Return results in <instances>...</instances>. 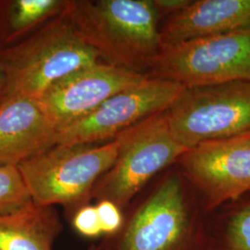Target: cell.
Returning <instances> with one entry per match:
<instances>
[{
  "label": "cell",
  "mask_w": 250,
  "mask_h": 250,
  "mask_svg": "<svg viewBox=\"0 0 250 250\" xmlns=\"http://www.w3.org/2000/svg\"><path fill=\"white\" fill-rule=\"evenodd\" d=\"M62 14L104 62L143 73L162 48L151 0H68Z\"/></svg>",
  "instance_id": "1"
},
{
  "label": "cell",
  "mask_w": 250,
  "mask_h": 250,
  "mask_svg": "<svg viewBox=\"0 0 250 250\" xmlns=\"http://www.w3.org/2000/svg\"><path fill=\"white\" fill-rule=\"evenodd\" d=\"M208 216L172 169L125 218L113 250H208Z\"/></svg>",
  "instance_id": "2"
},
{
  "label": "cell",
  "mask_w": 250,
  "mask_h": 250,
  "mask_svg": "<svg viewBox=\"0 0 250 250\" xmlns=\"http://www.w3.org/2000/svg\"><path fill=\"white\" fill-rule=\"evenodd\" d=\"M6 70L4 97L38 99L54 83L100 61L62 13L17 44L0 49Z\"/></svg>",
  "instance_id": "3"
},
{
  "label": "cell",
  "mask_w": 250,
  "mask_h": 250,
  "mask_svg": "<svg viewBox=\"0 0 250 250\" xmlns=\"http://www.w3.org/2000/svg\"><path fill=\"white\" fill-rule=\"evenodd\" d=\"M116 139L105 144L56 145L20 163L17 168L34 203L80 208L115 162Z\"/></svg>",
  "instance_id": "4"
},
{
  "label": "cell",
  "mask_w": 250,
  "mask_h": 250,
  "mask_svg": "<svg viewBox=\"0 0 250 250\" xmlns=\"http://www.w3.org/2000/svg\"><path fill=\"white\" fill-rule=\"evenodd\" d=\"M114 139L119 144L116 161L97 182L91 198L108 200L122 210L158 173L188 151L171 134L166 110L131 126Z\"/></svg>",
  "instance_id": "5"
},
{
  "label": "cell",
  "mask_w": 250,
  "mask_h": 250,
  "mask_svg": "<svg viewBox=\"0 0 250 250\" xmlns=\"http://www.w3.org/2000/svg\"><path fill=\"white\" fill-rule=\"evenodd\" d=\"M166 112L171 134L188 150L250 134V82L186 88Z\"/></svg>",
  "instance_id": "6"
},
{
  "label": "cell",
  "mask_w": 250,
  "mask_h": 250,
  "mask_svg": "<svg viewBox=\"0 0 250 250\" xmlns=\"http://www.w3.org/2000/svg\"><path fill=\"white\" fill-rule=\"evenodd\" d=\"M148 69L186 88L250 82V30L163 46Z\"/></svg>",
  "instance_id": "7"
},
{
  "label": "cell",
  "mask_w": 250,
  "mask_h": 250,
  "mask_svg": "<svg viewBox=\"0 0 250 250\" xmlns=\"http://www.w3.org/2000/svg\"><path fill=\"white\" fill-rule=\"evenodd\" d=\"M177 169L207 215L250 194V134L199 145Z\"/></svg>",
  "instance_id": "8"
},
{
  "label": "cell",
  "mask_w": 250,
  "mask_h": 250,
  "mask_svg": "<svg viewBox=\"0 0 250 250\" xmlns=\"http://www.w3.org/2000/svg\"><path fill=\"white\" fill-rule=\"evenodd\" d=\"M185 90L176 82L147 76L142 83L118 93L85 116L59 130L56 145H91L113 140L131 126L167 110Z\"/></svg>",
  "instance_id": "9"
},
{
  "label": "cell",
  "mask_w": 250,
  "mask_h": 250,
  "mask_svg": "<svg viewBox=\"0 0 250 250\" xmlns=\"http://www.w3.org/2000/svg\"><path fill=\"white\" fill-rule=\"evenodd\" d=\"M147 76L99 61L57 81L37 100L59 131Z\"/></svg>",
  "instance_id": "10"
},
{
  "label": "cell",
  "mask_w": 250,
  "mask_h": 250,
  "mask_svg": "<svg viewBox=\"0 0 250 250\" xmlns=\"http://www.w3.org/2000/svg\"><path fill=\"white\" fill-rule=\"evenodd\" d=\"M57 134L37 99L13 96L0 100V165L17 167L56 146Z\"/></svg>",
  "instance_id": "11"
},
{
  "label": "cell",
  "mask_w": 250,
  "mask_h": 250,
  "mask_svg": "<svg viewBox=\"0 0 250 250\" xmlns=\"http://www.w3.org/2000/svg\"><path fill=\"white\" fill-rule=\"evenodd\" d=\"M250 30V0L191 1L161 29L162 47Z\"/></svg>",
  "instance_id": "12"
},
{
  "label": "cell",
  "mask_w": 250,
  "mask_h": 250,
  "mask_svg": "<svg viewBox=\"0 0 250 250\" xmlns=\"http://www.w3.org/2000/svg\"><path fill=\"white\" fill-rule=\"evenodd\" d=\"M62 230L54 207L32 201L18 211L0 214V250H53Z\"/></svg>",
  "instance_id": "13"
},
{
  "label": "cell",
  "mask_w": 250,
  "mask_h": 250,
  "mask_svg": "<svg viewBox=\"0 0 250 250\" xmlns=\"http://www.w3.org/2000/svg\"><path fill=\"white\" fill-rule=\"evenodd\" d=\"M66 0L0 1V49L17 44L61 15Z\"/></svg>",
  "instance_id": "14"
},
{
  "label": "cell",
  "mask_w": 250,
  "mask_h": 250,
  "mask_svg": "<svg viewBox=\"0 0 250 250\" xmlns=\"http://www.w3.org/2000/svg\"><path fill=\"white\" fill-rule=\"evenodd\" d=\"M208 250H250V194L208 216Z\"/></svg>",
  "instance_id": "15"
},
{
  "label": "cell",
  "mask_w": 250,
  "mask_h": 250,
  "mask_svg": "<svg viewBox=\"0 0 250 250\" xmlns=\"http://www.w3.org/2000/svg\"><path fill=\"white\" fill-rule=\"evenodd\" d=\"M32 202L18 168L0 165V214L18 211Z\"/></svg>",
  "instance_id": "16"
},
{
  "label": "cell",
  "mask_w": 250,
  "mask_h": 250,
  "mask_svg": "<svg viewBox=\"0 0 250 250\" xmlns=\"http://www.w3.org/2000/svg\"><path fill=\"white\" fill-rule=\"evenodd\" d=\"M102 234L115 235L125 222L122 209L108 200H100L96 205Z\"/></svg>",
  "instance_id": "17"
},
{
  "label": "cell",
  "mask_w": 250,
  "mask_h": 250,
  "mask_svg": "<svg viewBox=\"0 0 250 250\" xmlns=\"http://www.w3.org/2000/svg\"><path fill=\"white\" fill-rule=\"evenodd\" d=\"M72 224L77 232L85 237L93 238L102 234L96 206L88 204L78 208L73 216Z\"/></svg>",
  "instance_id": "18"
},
{
  "label": "cell",
  "mask_w": 250,
  "mask_h": 250,
  "mask_svg": "<svg viewBox=\"0 0 250 250\" xmlns=\"http://www.w3.org/2000/svg\"><path fill=\"white\" fill-rule=\"evenodd\" d=\"M159 16L170 14V16L186 9L191 3L190 0H152Z\"/></svg>",
  "instance_id": "19"
},
{
  "label": "cell",
  "mask_w": 250,
  "mask_h": 250,
  "mask_svg": "<svg viewBox=\"0 0 250 250\" xmlns=\"http://www.w3.org/2000/svg\"><path fill=\"white\" fill-rule=\"evenodd\" d=\"M7 88V74L3 62L0 59V100L3 98Z\"/></svg>",
  "instance_id": "20"
},
{
  "label": "cell",
  "mask_w": 250,
  "mask_h": 250,
  "mask_svg": "<svg viewBox=\"0 0 250 250\" xmlns=\"http://www.w3.org/2000/svg\"><path fill=\"white\" fill-rule=\"evenodd\" d=\"M88 250H106L102 247H98V246H91Z\"/></svg>",
  "instance_id": "21"
}]
</instances>
